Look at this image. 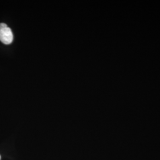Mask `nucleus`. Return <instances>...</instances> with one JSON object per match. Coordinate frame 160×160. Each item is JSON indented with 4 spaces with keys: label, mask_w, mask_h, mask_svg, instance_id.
<instances>
[{
    "label": "nucleus",
    "mask_w": 160,
    "mask_h": 160,
    "mask_svg": "<svg viewBox=\"0 0 160 160\" xmlns=\"http://www.w3.org/2000/svg\"><path fill=\"white\" fill-rule=\"evenodd\" d=\"M13 40L12 30L4 23H0V41L5 45H10Z\"/></svg>",
    "instance_id": "f257e3e1"
},
{
    "label": "nucleus",
    "mask_w": 160,
    "mask_h": 160,
    "mask_svg": "<svg viewBox=\"0 0 160 160\" xmlns=\"http://www.w3.org/2000/svg\"><path fill=\"white\" fill-rule=\"evenodd\" d=\"M0 158H1V156H0Z\"/></svg>",
    "instance_id": "f03ea898"
}]
</instances>
